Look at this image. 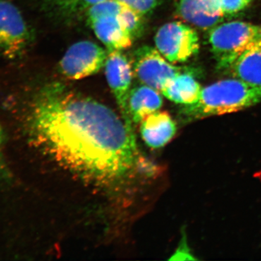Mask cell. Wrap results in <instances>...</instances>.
I'll use <instances>...</instances> for the list:
<instances>
[{"mask_svg": "<svg viewBox=\"0 0 261 261\" xmlns=\"http://www.w3.org/2000/svg\"><path fill=\"white\" fill-rule=\"evenodd\" d=\"M260 36L261 24L232 21L214 27L209 42L218 66L227 70L238 55Z\"/></svg>", "mask_w": 261, "mask_h": 261, "instance_id": "3957f363", "label": "cell"}, {"mask_svg": "<svg viewBox=\"0 0 261 261\" xmlns=\"http://www.w3.org/2000/svg\"><path fill=\"white\" fill-rule=\"evenodd\" d=\"M29 126L49 155L86 179H121L137 164L134 130L108 106L63 84L39 91L31 106Z\"/></svg>", "mask_w": 261, "mask_h": 261, "instance_id": "6da1fadb", "label": "cell"}, {"mask_svg": "<svg viewBox=\"0 0 261 261\" xmlns=\"http://www.w3.org/2000/svg\"><path fill=\"white\" fill-rule=\"evenodd\" d=\"M253 0H220L223 15H233L243 11Z\"/></svg>", "mask_w": 261, "mask_h": 261, "instance_id": "ac0fdd59", "label": "cell"}, {"mask_svg": "<svg viewBox=\"0 0 261 261\" xmlns=\"http://www.w3.org/2000/svg\"><path fill=\"white\" fill-rule=\"evenodd\" d=\"M141 135L146 145L159 149L167 145L176 135V125L167 112H156L141 122Z\"/></svg>", "mask_w": 261, "mask_h": 261, "instance_id": "8fae6325", "label": "cell"}, {"mask_svg": "<svg viewBox=\"0 0 261 261\" xmlns=\"http://www.w3.org/2000/svg\"><path fill=\"white\" fill-rule=\"evenodd\" d=\"M106 0H42L47 13L63 19H71L87 13L92 7Z\"/></svg>", "mask_w": 261, "mask_h": 261, "instance_id": "9a60e30c", "label": "cell"}, {"mask_svg": "<svg viewBox=\"0 0 261 261\" xmlns=\"http://www.w3.org/2000/svg\"><path fill=\"white\" fill-rule=\"evenodd\" d=\"M261 103V86L239 79L219 81L202 88L198 101L182 108L185 121L243 111Z\"/></svg>", "mask_w": 261, "mask_h": 261, "instance_id": "7a4b0ae2", "label": "cell"}, {"mask_svg": "<svg viewBox=\"0 0 261 261\" xmlns=\"http://www.w3.org/2000/svg\"><path fill=\"white\" fill-rule=\"evenodd\" d=\"M3 133H2V130H1V128H0V157H1V152H2V150H3Z\"/></svg>", "mask_w": 261, "mask_h": 261, "instance_id": "d6986e66", "label": "cell"}, {"mask_svg": "<svg viewBox=\"0 0 261 261\" xmlns=\"http://www.w3.org/2000/svg\"><path fill=\"white\" fill-rule=\"evenodd\" d=\"M140 14L123 5V8L118 14L122 23L128 29L132 37H138L142 31V21Z\"/></svg>", "mask_w": 261, "mask_h": 261, "instance_id": "2e32d148", "label": "cell"}, {"mask_svg": "<svg viewBox=\"0 0 261 261\" xmlns=\"http://www.w3.org/2000/svg\"><path fill=\"white\" fill-rule=\"evenodd\" d=\"M31 40L28 24L17 5L0 0V56L15 61L23 56Z\"/></svg>", "mask_w": 261, "mask_h": 261, "instance_id": "277c9868", "label": "cell"}, {"mask_svg": "<svg viewBox=\"0 0 261 261\" xmlns=\"http://www.w3.org/2000/svg\"><path fill=\"white\" fill-rule=\"evenodd\" d=\"M118 14L102 15L87 21L98 39L111 51L129 47L134 39Z\"/></svg>", "mask_w": 261, "mask_h": 261, "instance_id": "30bf717a", "label": "cell"}, {"mask_svg": "<svg viewBox=\"0 0 261 261\" xmlns=\"http://www.w3.org/2000/svg\"><path fill=\"white\" fill-rule=\"evenodd\" d=\"M106 75L110 88L121 110L122 118L128 128L133 129L128 108V99L133 77L132 65L120 51H111L108 54L106 65Z\"/></svg>", "mask_w": 261, "mask_h": 261, "instance_id": "ba28073f", "label": "cell"}, {"mask_svg": "<svg viewBox=\"0 0 261 261\" xmlns=\"http://www.w3.org/2000/svg\"><path fill=\"white\" fill-rule=\"evenodd\" d=\"M178 15L197 28L213 29L222 20L220 0H178Z\"/></svg>", "mask_w": 261, "mask_h": 261, "instance_id": "9c48e42d", "label": "cell"}, {"mask_svg": "<svg viewBox=\"0 0 261 261\" xmlns=\"http://www.w3.org/2000/svg\"><path fill=\"white\" fill-rule=\"evenodd\" d=\"M156 49L171 63L186 62L198 53L200 39L190 25L175 21L164 24L154 37Z\"/></svg>", "mask_w": 261, "mask_h": 261, "instance_id": "5b68a950", "label": "cell"}, {"mask_svg": "<svg viewBox=\"0 0 261 261\" xmlns=\"http://www.w3.org/2000/svg\"><path fill=\"white\" fill-rule=\"evenodd\" d=\"M227 70L236 79L261 86V36L238 55Z\"/></svg>", "mask_w": 261, "mask_h": 261, "instance_id": "7c38bea8", "label": "cell"}, {"mask_svg": "<svg viewBox=\"0 0 261 261\" xmlns=\"http://www.w3.org/2000/svg\"><path fill=\"white\" fill-rule=\"evenodd\" d=\"M133 58L134 70L138 80L159 91L175 75L188 70L172 65L157 49L149 46L137 49Z\"/></svg>", "mask_w": 261, "mask_h": 261, "instance_id": "52a82bcc", "label": "cell"}, {"mask_svg": "<svg viewBox=\"0 0 261 261\" xmlns=\"http://www.w3.org/2000/svg\"><path fill=\"white\" fill-rule=\"evenodd\" d=\"M202 89L194 75L187 70L168 81L160 92L176 104L190 106L198 101Z\"/></svg>", "mask_w": 261, "mask_h": 261, "instance_id": "4fadbf2b", "label": "cell"}, {"mask_svg": "<svg viewBox=\"0 0 261 261\" xmlns=\"http://www.w3.org/2000/svg\"><path fill=\"white\" fill-rule=\"evenodd\" d=\"M163 98L157 89L145 85L130 91L128 112L134 123H141L146 116L159 111L162 107Z\"/></svg>", "mask_w": 261, "mask_h": 261, "instance_id": "5bb4252c", "label": "cell"}, {"mask_svg": "<svg viewBox=\"0 0 261 261\" xmlns=\"http://www.w3.org/2000/svg\"><path fill=\"white\" fill-rule=\"evenodd\" d=\"M141 15L147 14L157 6L159 0H117Z\"/></svg>", "mask_w": 261, "mask_h": 261, "instance_id": "e0dca14e", "label": "cell"}, {"mask_svg": "<svg viewBox=\"0 0 261 261\" xmlns=\"http://www.w3.org/2000/svg\"><path fill=\"white\" fill-rule=\"evenodd\" d=\"M108 56L106 50L96 43L81 41L65 53L60 63V69L68 80H82L102 69Z\"/></svg>", "mask_w": 261, "mask_h": 261, "instance_id": "8992f818", "label": "cell"}]
</instances>
